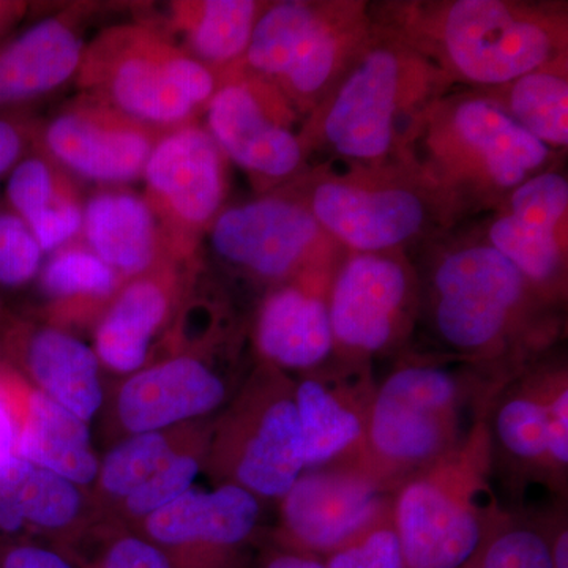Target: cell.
Masks as SVG:
<instances>
[{
	"label": "cell",
	"mask_w": 568,
	"mask_h": 568,
	"mask_svg": "<svg viewBox=\"0 0 568 568\" xmlns=\"http://www.w3.org/2000/svg\"><path fill=\"white\" fill-rule=\"evenodd\" d=\"M325 568H406L392 497L345 544L323 559Z\"/></svg>",
	"instance_id": "cell-35"
},
{
	"label": "cell",
	"mask_w": 568,
	"mask_h": 568,
	"mask_svg": "<svg viewBox=\"0 0 568 568\" xmlns=\"http://www.w3.org/2000/svg\"><path fill=\"white\" fill-rule=\"evenodd\" d=\"M552 151L568 144V58L491 89H473Z\"/></svg>",
	"instance_id": "cell-30"
},
{
	"label": "cell",
	"mask_w": 568,
	"mask_h": 568,
	"mask_svg": "<svg viewBox=\"0 0 568 568\" xmlns=\"http://www.w3.org/2000/svg\"><path fill=\"white\" fill-rule=\"evenodd\" d=\"M0 568H80L61 551L29 544L0 541Z\"/></svg>",
	"instance_id": "cell-40"
},
{
	"label": "cell",
	"mask_w": 568,
	"mask_h": 568,
	"mask_svg": "<svg viewBox=\"0 0 568 568\" xmlns=\"http://www.w3.org/2000/svg\"><path fill=\"white\" fill-rule=\"evenodd\" d=\"M227 383L209 362L179 355L130 375L118 396V416L130 435L164 432L209 416L226 403Z\"/></svg>",
	"instance_id": "cell-23"
},
{
	"label": "cell",
	"mask_w": 568,
	"mask_h": 568,
	"mask_svg": "<svg viewBox=\"0 0 568 568\" xmlns=\"http://www.w3.org/2000/svg\"><path fill=\"white\" fill-rule=\"evenodd\" d=\"M92 568H174L159 545L144 536L114 538Z\"/></svg>",
	"instance_id": "cell-38"
},
{
	"label": "cell",
	"mask_w": 568,
	"mask_h": 568,
	"mask_svg": "<svg viewBox=\"0 0 568 568\" xmlns=\"http://www.w3.org/2000/svg\"><path fill=\"white\" fill-rule=\"evenodd\" d=\"M205 242L220 264L268 290L335 271L346 253L290 186L226 205Z\"/></svg>",
	"instance_id": "cell-11"
},
{
	"label": "cell",
	"mask_w": 568,
	"mask_h": 568,
	"mask_svg": "<svg viewBox=\"0 0 568 568\" xmlns=\"http://www.w3.org/2000/svg\"><path fill=\"white\" fill-rule=\"evenodd\" d=\"M544 523L547 534L549 560L551 568H568V528L566 515L558 511L555 518Z\"/></svg>",
	"instance_id": "cell-43"
},
{
	"label": "cell",
	"mask_w": 568,
	"mask_h": 568,
	"mask_svg": "<svg viewBox=\"0 0 568 568\" xmlns=\"http://www.w3.org/2000/svg\"><path fill=\"white\" fill-rule=\"evenodd\" d=\"M373 21L416 48L452 85L491 89L568 58L567 3L407 0L369 3Z\"/></svg>",
	"instance_id": "cell-2"
},
{
	"label": "cell",
	"mask_w": 568,
	"mask_h": 568,
	"mask_svg": "<svg viewBox=\"0 0 568 568\" xmlns=\"http://www.w3.org/2000/svg\"><path fill=\"white\" fill-rule=\"evenodd\" d=\"M18 429L20 420L17 406L6 388V383L0 381V473L18 457Z\"/></svg>",
	"instance_id": "cell-41"
},
{
	"label": "cell",
	"mask_w": 568,
	"mask_h": 568,
	"mask_svg": "<svg viewBox=\"0 0 568 568\" xmlns=\"http://www.w3.org/2000/svg\"><path fill=\"white\" fill-rule=\"evenodd\" d=\"M39 121L32 111L0 112V181L32 151Z\"/></svg>",
	"instance_id": "cell-39"
},
{
	"label": "cell",
	"mask_w": 568,
	"mask_h": 568,
	"mask_svg": "<svg viewBox=\"0 0 568 568\" xmlns=\"http://www.w3.org/2000/svg\"><path fill=\"white\" fill-rule=\"evenodd\" d=\"M377 384L373 364L335 355L294 379L305 469L362 467Z\"/></svg>",
	"instance_id": "cell-18"
},
{
	"label": "cell",
	"mask_w": 568,
	"mask_h": 568,
	"mask_svg": "<svg viewBox=\"0 0 568 568\" xmlns=\"http://www.w3.org/2000/svg\"><path fill=\"white\" fill-rule=\"evenodd\" d=\"M491 437L484 414L446 457L392 495L406 568H459L504 517L493 489Z\"/></svg>",
	"instance_id": "cell-7"
},
{
	"label": "cell",
	"mask_w": 568,
	"mask_h": 568,
	"mask_svg": "<svg viewBox=\"0 0 568 568\" xmlns=\"http://www.w3.org/2000/svg\"><path fill=\"white\" fill-rule=\"evenodd\" d=\"M335 271L302 276L267 291L253 325L261 364L302 375L334 357L327 297Z\"/></svg>",
	"instance_id": "cell-21"
},
{
	"label": "cell",
	"mask_w": 568,
	"mask_h": 568,
	"mask_svg": "<svg viewBox=\"0 0 568 568\" xmlns=\"http://www.w3.org/2000/svg\"><path fill=\"white\" fill-rule=\"evenodd\" d=\"M447 235L428 245L418 271L420 320L443 349L437 354L473 366L499 388L555 345L560 310L481 234Z\"/></svg>",
	"instance_id": "cell-1"
},
{
	"label": "cell",
	"mask_w": 568,
	"mask_h": 568,
	"mask_svg": "<svg viewBox=\"0 0 568 568\" xmlns=\"http://www.w3.org/2000/svg\"><path fill=\"white\" fill-rule=\"evenodd\" d=\"M253 568H325L323 559L304 555L294 549L272 545L265 548L261 558H257Z\"/></svg>",
	"instance_id": "cell-42"
},
{
	"label": "cell",
	"mask_w": 568,
	"mask_h": 568,
	"mask_svg": "<svg viewBox=\"0 0 568 568\" xmlns=\"http://www.w3.org/2000/svg\"><path fill=\"white\" fill-rule=\"evenodd\" d=\"M43 257V250L20 216L0 205V290L28 286L39 276Z\"/></svg>",
	"instance_id": "cell-37"
},
{
	"label": "cell",
	"mask_w": 568,
	"mask_h": 568,
	"mask_svg": "<svg viewBox=\"0 0 568 568\" xmlns=\"http://www.w3.org/2000/svg\"><path fill=\"white\" fill-rule=\"evenodd\" d=\"M142 196L162 224L175 260L194 263L226 207L230 160L203 123L164 134L145 164Z\"/></svg>",
	"instance_id": "cell-14"
},
{
	"label": "cell",
	"mask_w": 568,
	"mask_h": 568,
	"mask_svg": "<svg viewBox=\"0 0 568 568\" xmlns=\"http://www.w3.org/2000/svg\"><path fill=\"white\" fill-rule=\"evenodd\" d=\"M37 278L41 293L59 308L103 312L125 283L81 237L52 252Z\"/></svg>",
	"instance_id": "cell-31"
},
{
	"label": "cell",
	"mask_w": 568,
	"mask_h": 568,
	"mask_svg": "<svg viewBox=\"0 0 568 568\" xmlns=\"http://www.w3.org/2000/svg\"><path fill=\"white\" fill-rule=\"evenodd\" d=\"M81 93L153 129L200 123L220 80L149 20L110 26L85 44Z\"/></svg>",
	"instance_id": "cell-8"
},
{
	"label": "cell",
	"mask_w": 568,
	"mask_h": 568,
	"mask_svg": "<svg viewBox=\"0 0 568 568\" xmlns=\"http://www.w3.org/2000/svg\"><path fill=\"white\" fill-rule=\"evenodd\" d=\"M373 29L364 0L267 2L242 61L231 70L267 82L304 122Z\"/></svg>",
	"instance_id": "cell-9"
},
{
	"label": "cell",
	"mask_w": 568,
	"mask_h": 568,
	"mask_svg": "<svg viewBox=\"0 0 568 568\" xmlns=\"http://www.w3.org/2000/svg\"><path fill=\"white\" fill-rule=\"evenodd\" d=\"M211 466L219 485L282 499L304 473V437L294 379L261 364L216 426Z\"/></svg>",
	"instance_id": "cell-10"
},
{
	"label": "cell",
	"mask_w": 568,
	"mask_h": 568,
	"mask_svg": "<svg viewBox=\"0 0 568 568\" xmlns=\"http://www.w3.org/2000/svg\"><path fill=\"white\" fill-rule=\"evenodd\" d=\"M203 119L205 130L226 159L248 175L257 194L284 189L312 168L297 129L301 118L267 82L226 71Z\"/></svg>",
	"instance_id": "cell-13"
},
{
	"label": "cell",
	"mask_w": 568,
	"mask_h": 568,
	"mask_svg": "<svg viewBox=\"0 0 568 568\" xmlns=\"http://www.w3.org/2000/svg\"><path fill=\"white\" fill-rule=\"evenodd\" d=\"M170 439L162 432L138 433L122 440L100 462V488L118 500L136 491L173 454Z\"/></svg>",
	"instance_id": "cell-34"
},
{
	"label": "cell",
	"mask_w": 568,
	"mask_h": 568,
	"mask_svg": "<svg viewBox=\"0 0 568 568\" xmlns=\"http://www.w3.org/2000/svg\"><path fill=\"white\" fill-rule=\"evenodd\" d=\"M142 521L144 537L164 549L174 568H248L261 499L231 484L192 488Z\"/></svg>",
	"instance_id": "cell-17"
},
{
	"label": "cell",
	"mask_w": 568,
	"mask_h": 568,
	"mask_svg": "<svg viewBox=\"0 0 568 568\" xmlns=\"http://www.w3.org/2000/svg\"><path fill=\"white\" fill-rule=\"evenodd\" d=\"M81 239L123 282L179 261L151 205L130 186H93L85 197Z\"/></svg>",
	"instance_id": "cell-25"
},
{
	"label": "cell",
	"mask_w": 568,
	"mask_h": 568,
	"mask_svg": "<svg viewBox=\"0 0 568 568\" xmlns=\"http://www.w3.org/2000/svg\"><path fill=\"white\" fill-rule=\"evenodd\" d=\"M166 133L78 92L48 118H40L36 148L84 185L130 186L141 181L153 149Z\"/></svg>",
	"instance_id": "cell-15"
},
{
	"label": "cell",
	"mask_w": 568,
	"mask_h": 568,
	"mask_svg": "<svg viewBox=\"0 0 568 568\" xmlns=\"http://www.w3.org/2000/svg\"><path fill=\"white\" fill-rule=\"evenodd\" d=\"M459 568H551L544 523L506 511Z\"/></svg>",
	"instance_id": "cell-33"
},
{
	"label": "cell",
	"mask_w": 568,
	"mask_h": 568,
	"mask_svg": "<svg viewBox=\"0 0 568 568\" xmlns=\"http://www.w3.org/2000/svg\"><path fill=\"white\" fill-rule=\"evenodd\" d=\"M200 470L201 459L196 454L173 450L163 465L123 500L126 511L138 519L151 517L192 489Z\"/></svg>",
	"instance_id": "cell-36"
},
{
	"label": "cell",
	"mask_w": 568,
	"mask_h": 568,
	"mask_svg": "<svg viewBox=\"0 0 568 568\" xmlns=\"http://www.w3.org/2000/svg\"><path fill=\"white\" fill-rule=\"evenodd\" d=\"M95 10L92 2L69 3L0 41V112L31 111L77 80Z\"/></svg>",
	"instance_id": "cell-20"
},
{
	"label": "cell",
	"mask_w": 568,
	"mask_h": 568,
	"mask_svg": "<svg viewBox=\"0 0 568 568\" xmlns=\"http://www.w3.org/2000/svg\"><path fill=\"white\" fill-rule=\"evenodd\" d=\"M193 265L170 261L122 284L93 331L100 364L122 375L144 368L153 339L171 315L182 274Z\"/></svg>",
	"instance_id": "cell-24"
},
{
	"label": "cell",
	"mask_w": 568,
	"mask_h": 568,
	"mask_svg": "<svg viewBox=\"0 0 568 568\" xmlns=\"http://www.w3.org/2000/svg\"><path fill=\"white\" fill-rule=\"evenodd\" d=\"M556 156L487 97L465 89L448 91L426 111L405 162L463 220L495 211L521 183L555 168Z\"/></svg>",
	"instance_id": "cell-4"
},
{
	"label": "cell",
	"mask_w": 568,
	"mask_h": 568,
	"mask_svg": "<svg viewBox=\"0 0 568 568\" xmlns=\"http://www.w3.org/2000/svg\"><path fill=\"white\" fill-rule=\"evenodd\" d=\"M556 362L547 355L511 377L489 398L484 416L491 437L493 466L508 476L562 495L549 458L548 387Z\"/></svg>",
	"instance_id": "cell-22"
},
{
	"label": "cell",
	"mask_w": 568,
	"mask_h": 568,
	"mask_svg": "<svg viewBox=\"0 0 568 568\" xmlns=\"http://www.w3.org/2000/svg\"><path fill=\"white\" fill-rule=\"evenodd\" d=\"M287 186L346 252L407 253L435 244L462 222L443 193L407 162L321 163Z\"/></svg>",
	"instance_id": "cell-6"
},
{
	"label": "cell",
	"mask_w": 568,
	"mask_h": 568,
	"mask_svg": "<svg viewBox=\"0 0 568 568\" xmlns=\"http://www.w3.org/2000/svg\"><path fill=\"white\" fill-rule=\"evenodd\" d=\"M496 386L440 354H407L377 384L362 467L387 493L446 457L485 413Z\"/></svg>",
	"instance_id": "cell-5"
},
{
	"label": "cell",
	"mask_w": 568,
	"mask_h": 568,
	"mask_svg": "<svg viewBox=\"0 0 568 568\" xmlns=\"http://www.w3.org/2000/svg\"><path fill=\"white\" fill-rule=\"evenodd\" d=\"M9 353L20 355L41 394L91 422L103 403L100 361L93 347L58 325L11 323L2 334Z\"/></svg>",
	"instance_id": "cell-26"
},
{
	"label": "cell",
	"mask_w": 568,
	"mask_h": 568,
	"mask_svg": "<svg viewBox=\"0 0 568 568\" xmlns=\"http://www.w3.org/2000/svg\"><path fill=\"white\" fill-rule=\"evenodd\" d=\"M81 507L82 495L77 484L24 459L17 487V508L24 528H69L77 521Z\"/></svg>",
	"instance_id": "cell-32"
},
{
	"label": "cell",
	"mask_w": 568,
	"mask_h": 568,
	"mask_svg": "<svg viewBox=\"0 0 568 568\" xmlns=\"http://www.w3.org/2000/svg\"><path fill=\"white\" fill-rule=\"evenodd\" d=\"M28 2L0 0V41L6 40L9 32L17 28L18 22L29 13Z\"/></svg>",
	"instance_id": "cell-44"
},
{
	"label": "cell",
	"mask_w": 568,
	"mask_h": 568,
	"mask_svg": "<svg viewBox=\"0 0 568 568\" xmlns=\"http://www.w3.org/2000/svg\"><path fill=\"white\" fill-rule=\"evenodd\" d=\"M265 7L257 0H174L162 20L149 21L220 80L244 58Z\"/></svg>",
	"instance_id": "cell-28"
},
{
	"label": "cell",
	"mask_w": 568,
	"mask_h": 568,
	"mask_svg": "<svg viewBox=\"0 0 568 568\" xmlns=\"http://www.w3.org/2000/svg\"><path fill=\"white\" fill-rule=\"evenodd\" d=\"M18 420V457L78 487L97 480L100 462L93 452L89 422L40 390L28 395Z\"/></svg>",
	"instance_id": "cell-29"
},
{
	"label": "cell",
	"mask_w": 568,
	"mask_h": 568,
	"mask_svg": "<svg viewBox=\"0 0 568 568\" xmlns=\"http://www.w3.org/2000/svg\"><path fill=\"white\" fill-rule=\"evenodd\" d=\"M6 197L44 254L81 237L85 185L36 145L7 175Z\"/></svg>",
	"instance_id": "cell-27"
},
{
	"label": "cell",
	"mask_w": 568,
	"mask_h": 568,
	"mask_svg": "<svg viewBox=\"0 0 568 568\" xmlns=\"http://www.w3.org/2000/svg\"><path fill=\"white\" fill-rule=\"evenodd\" d=\"M361 466L305 469L280 499L275 545L324 559L390 499Z\"/></svg>",
	"instance_id": "cell-19"
},
{
	"label": "cell",
	"mask_w": 568,
	"mask_h": 568,
	"mask_svg": "<svg viewBox=\"0 0 568 568\" xmlns=\"http://www.w3.org/2000/svg\"><path fill=\"white\" fill-rule=\"evenodd\" d=\"M454 85L416 48L373 21L361 50L327 97L302 122L308 155L335 162H405L426 111Z\"/></svg>",
	"instance_id": "cell-3"
},
{
	"label": "cell",
	"mask_w": 568,
	"mask_h": 568,
	"mask_svg": "<svg viewBox=\"0 0 568 568\" xmlns=\"http://www.w3.org/2000/svg\"><path fill=\"white\" fill-rule=\"evenodd\" d=\"M568 181L556 168L508 194L485 223L481 237L525 275L555 308L567 302Z\"/></svg>",
	"instance_id": "cell-16"
},
{
	"label": "cell",
	"mask_w": 568,
	"mask_h": 568,
	"mask_svg": "<svg viewBox=\"0 0 568 568\" xmlns=\"http://www.w3.org/2000/svg\"><path fill=\"white\" fill-rule=\"evenodd\" d=\"M335 357L373 364L406 345L420 323L417 265L402 252H346L328 286Z\"/></svg>",
	"instance_id": "cell-12"
}]
</instances>
